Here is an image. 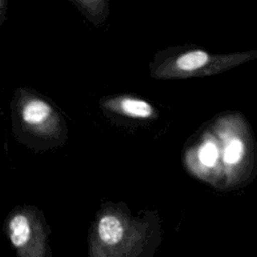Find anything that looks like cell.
<instances>
[{
	"label": "cell",
	"mask_w": 257,
	"mask_h": 257,
	"mask_svg": "<svg viewBox=\"0 0 257 257\" xmlns=\"http://www.w3.org/2000/svg\"><path fill=\"white\" fill-rule=\"evenodd\" d=\"M7 228L11 244L19 254L23 253L32 237L29 218L23 213H16L10 218Z\"/></svg>",
	"instance_id": "6da1fadb"
},
{
	"label": "cell",
	"mask_w": 257,
	"mask_h": 257,
	"mask_svg": "<svg viewBox=\"0 0 257 257\" xmlns=\"http://www.w3.org/2000/svg\"><path fill=\"white\" fill-rule=\"evenodd\" d=\"M98 235L100 240L107 245H115L120 242L123 236L120 220L113 215L103 216L98 223Z\"/></svg>",
	"instance_id": "277c9868"
},
{
	"label": "cell",
	"mask_w": 257,
	"mask_h": 257,
	"mask_svg": "<svg viewBox=\"0 0 257 257\" xmlns=\"http://www.w3.org/2000/svg\"><path fill=\"white\" fill-rule=\"evenodd\" d=\"M244 153V145L241 140L233 139L224 151V161L229 165H234L240 162Z\"/></svg>",
	"instance_id": "8992f818"
},
{
	"label": "cell",
	"mask_w": 257,
	"mask_h": 257,
	"mask_svg": "<svg viewBox=\"0 0 257 257\" xmlns=\"http://www.w3.org/2000/svg\"><path fill=\"white\" fill-rule=\"evenodd\" d=\"M210 61V54L204 50L196 49L180 55L174 62V68L177 72L190 73L204 68Z\"/></svg>",
	"instance_id": "7a4b0ae2"
},
{
	"label": "cell",
	"mask_w": 257,
	"mask_h": 257,
	"mask_svg": "<svg viewBox=\"0 0 257 257\" xmlns=\"http://www.w3.org/2000/svg\"><path fill=\"white\" fill-rule=\"evenodd\" d=\"M218 149L216 145L212 142H207L202 145L199 150L200 162L206 167H213L216 165L218 160Z\"/></svg>",
	"instance_id": "52a82bcc"
},
{
	"label": "cell",
	"mask_w": 257,
	"mask_h": 257,
	"mask_svg": "<svg viewBox=\"0 0 257 257\" xmlns=\"http://www.w3.org/2000/svg\"><path fill=\"white\" fill-rule=\"evenodd\" d=\"M51 114L50 106L40 100L32 99L24 104L21 110L23 121L30 126H40L44 124Z\"/></svg>",
	"instance_id": "3957f363"
},
{
	"label": "cell",
	"mask_w": 257,
	"mask_h": 257,
	"mask_svg": "<svg viewBox=\"0 0 257 257\" xmlns=\"http://www.w3.org/2000/svg\"><path fill=\"white\" fill-rule=\"evenodd\" d=\"M122 113L138 118H148L153 114V107L146 101L135 98H123L118 104Z\"/></svg>",
	"instance_id": "5b68a950"
}]
</instances>
